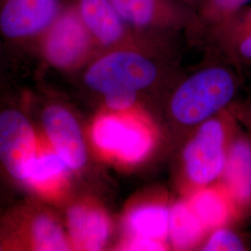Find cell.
<instances>
[{"mask_svg":"<svg viewBox=\"0 0 251 251\" xmlns=\"http://www.w3.org/2000/svg\"><path fill=\"white\" fill-rule=\"evenodd\" d=\"M239 87L228 67L212 66L194 74L174 91L170 112L182 126H198L215 117L232 101Z\"/></svg>","mask_w":251,"mask_h":251,"instance_id":"1","label":"cell"},{"mask_svg":"<svg viewBox=\"0 0 251 251\" xmlns=\"http://www.w3.org/2000/svg\"><path fill=\"white\" fill-rule=\"evenodd\" d=\"M91 140L100 152L126 165L143 161L155 143L149 122L129 110L97 117L91 127Z\"/></svg>","mask_w":251,"mask_h":251,"instance_id":"2","label":"cell"},{"mask_svg":"<svg viewBox=\"0 0 251 251\" xmlns=\"http://www.w3.org/2000/svg\"><path fill=\"white\" fill-rule=\"evenodd\" d=\"M232 138L222 118L212 117L198 125L182 153L183 170L190 183L201 188L222 178Z\"/></svg>","mask_w":251,"mask_h":251,"instance_id":"3","label":"cell"},{"mask_svg":"<svg viewBox=\"0 0 251 251\" xmlns=\"http://www.w3.org/2000/svg\"><path fill=\"white\" fill-rule=\"evenodd\" d=\"M158 76L156 64L135 50H118L93 63L85 81L103 96L117 92H139L152 86Z\"/></svg>","mask_w":251,"mask_h":251,"instance_id":"4","label":"cell"},{"mask_svg":"<svg viewBox=\"0 0 251 251\" xmlns=\"http://www.w3.org/2000/svg\"><path fill=\"white\" fill-rule=\"evenodd\" d=\"M36 137L29 120L16 110L0 114V161L9 174L25 181L36 158Z\"/></svg>","mask_w":251,"mask_h":251,"instance_id":"5","label":"cell"},{"mask_svg":"<svg viewBox=\"0 0 251 251\" xmlns=\"http://www.w3.org/2000/svg\"><path fill=\"white\" fill-rule=\"evenodd\" d=\"M43 126L47 136L70 171L82 169L88 159L87 147L76 119L65 108L53 105L43 114Z\"/></svg>","mask_w":251,"mask_h":251,"instance_id":"6","label":"cell"},{"mask_svg":"<svg viewBox=\"0 0 251 251\" xmlns=\"http://www.w3.org/2000/svg\"><path fill=\"white\" fill-rule=\"evenodd\" d=\"M68 237L78 251L102 250L111 235V221L98 206L76 204L67 211Z\"/></svg>","mask_w":251,"mask_h":251,"instance_id":"7","label":"cell"},{"mask_svg":"<svg viewBox=\"0 0 251 251\" xmlns=\"http://www.w3.org/2000/svg\"><path fill=\"white\" fill-rule=\"evenodd\" d=\"M90 38L87 27L73 14L60 19L51 30L46 45L49 61L57 67H71L87 53Z\"/></svg>","mask_w":251,"mask_h":251,"instance_id":"8","label":"cell"},{"mask_svg":"<svg viewBox=\"0 0 251 251\" xmlns=\"http://www.w3.org/2000/svg\"><path fill=\"white\" fill-rule=\"evenodd\" d=\"M57 11V0H8L0 26L9 37L29 36L48 26Z\"/></svg>","mask_w":251,"mask_h":251,"instance_id":"9","label":"cell"},{"mask_svg":"<svg viewBox=\"0 0 251 251\" xmlns=\"http://www.w3.org/2000/svg\"><path fill=\"white\" fill-rule=\"evenodd\" d=\"M222 178L224 188L240 206H251V139L245 135L232 138Z\"/></svg>","mask_w":251,"mask_h":251,"instance_id":"10","label":"cell"},{"mask_svg":"<svg viewBox=\"0 0 251 251\" xmlns=\"http://www.w3.org/2000/svg\"><path fill=\"white\" fill-rule=\"evenodd\" d=\"M171 209L160 203H143L126 216L127 237H141L160 242L169 239Z\"/></svg>","mask_w":251,"mask_h":251,"instance_id":"11","label":"cell"},{"mask_svg":"<svg viewBox=\"0 0 251 251\" xmlns=\"http://www.w3.org/2000/svg\"><path fill=\"white\" fill-rule=\"evenodd\" d=\"M80 10L85 25L101 44L112 45L124 36V21L111 0H81Z\"/></svg>","mask_w":251,"mask_h":251,"instance_id":"12","label":"cell"},{"mask_svg":"<svg viewBox=\"0 0 251 251\" xmlns=\"http://www.w3.org/2000/svg\"><path fill=\"white\" fill-rule=\"evenodd\" d=\"M120 17L137 28L173 25L178 16L165 0H111Z\"/></svg>","mask_w":251,"mask_h":251,"instance_id":"13","label":"cell"},{"mask_svg":"<svg viewBox=\"0 0 251 251\" xmlns=\"http://www.w3.org/2000/svg\"><path fill=\"white\" fill-rule=\"evenodd\" d=\"M233 199L225 188L201 187L194 193L188 204L206 230L223 227L232 214Z\"/></svg>","mask_w":251,"mask_h":251,"instance_id":"14","label":"cell"},{"mask_svg":"<svg viewBox=\"0 0 251 251\" xmlns=\"http://www.w3.org/2000/svg\"><path fill=\"white\" fill-rule=\"evenodd\" d=\"M206 228L198 220L188 202L176 203L171 208L169 239L179 251L196 247L201 241Z\"/></svg>","mask_w":251,"mask_h":251,"instance_id":"15","label":"cell"},{"mask_svg":"<svg viewBox=\"0 0 251 251\" xmlns=\"http://www.w3.org/2000/svg\"><path fill=\"white\" fill-rule=\"evenodd\" d=\"M33 248L39 251H70L72 245L62 226L51 216H37L31 226Z\"/></svg>","mask_w":251,"mask_h":251,"instance_id":"16","label":"cell"},{"mask_svg":"<svg viewBox=\"0 0 251 251\" xmlns=\"http://www.w3.org/2000/svg\"><path fill=\"white\" fill-rule=\"evenodd\" d=\"M68 171L70 169L66 163L55 152L36 155L28 168L25 181L34 186L44 187L63 179Z\"/></svg>","mask_w":251,"mask_h":251,"instance_id":"17","label":"cell"},{"mask_svg":"<svg viewBox=\"0 0 251 251\" xmlns=\"http://www.w3.org/2000/svg\"><path fill=\"white\" fill-rule=\"evenodd\" d=\"M248 249L239 233L225 227L214 229L202 247V251H242Z\"/></svg>","mask_w":251,"mask_h":251,"instance_id":"18","label":"cell"},{"mask_svg":"<svg viewBox=\"0 0 251 251\" xmlns=\"http://www.w3.org/2000/svg\"><path fill=\"white\" fill-rule=\"evenodd\" d=\"M251 2V0H209L208 16L221 28Z\"/></svg>","mask_w":251,"mask_h":251,"instance_id":"19","label":"cell"},{"mask_svg":"<svg viewBox=\"0 0 251 251\" xmlns=\"http://www.w3.org/2000/svg\"><path fill=\"white\" fill-rule=\"evenodd\" d=\"M220 30L224 44L251 30V7L247 6L238 11Z\"/></svg>","mask_w":251,"mask_h":251,"instance_id":"20","label":"cell"},{"mask_svg":"<svg viewBox=\"0 0 251 251\" xmlns=\"http://www.w3.org/2000/svg\"><path fill=\"white\" fill-rule=\"evenodd\" d=\"M230 58L238 63H251V30L225 43Z\"/></svg>","mask_w":251,"mask_h":251,"instance_id":"21","label":"cell"},{"mask_svg":"<svg viewBox=\"0 0 251 251\" xmlns=\"http://www.w3.org/2000/svg\"><path fill=\"white\" fill-rule=\"evenodd\" d=\"M137 97V92H117L104 95V100L113 112H126L134 106Z\"/></svg>","mask_w":251,"mask_h":251,"instance_id":"22","label":"cell"},{"mask_svg":"<svg viewBox=\"0 0 251 251\" xmlns=\"http://www.w3.org/2000/svg\"><path fill=\"white\" fill-rule=\"evenodd\" d=\"M167 249L164 242L141 237H127L121 245V250L133 251H162Z\"/></svg>","mask_w":251,"mask_h":251,"instance_id":"23","label":"cell"},{"mask_svg":"<svg viewBox=\"0 0 251 251\" xmlns=\"http://www.w3.org/2000/svg\"><path fill=\"white\" fill-rule=\"evenodd\" d=\"M236 116L240 121H242L250 131L251 139V98L236 110Z\"/></svg>","mask_w":251,"mask_h":251,"instance_id":"24","label":"cell"},{"mask_svg":"<svg viewBox=\"0 0 251 251\" xmlns=\"http://www.w3.org/2000/svg\"><path fill=\"white\" fill-rule=\"evenodd\" d=\"M0 250H1V247H0Z\"/></svg>","mask_w":251,"mask_h":251,"instance_id":"25","label":"cell"}]
</instances>
